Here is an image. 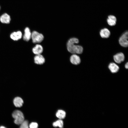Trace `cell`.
Returning <instances> with one entry per match:
<instances>
[{"mask_svg":"<svg viewBox=\"0 0 128 128\" xmlns=\"http://www.w3.org/2000/svg\"><path fill=\"white\" fill-rule=\"evenodd\" d=\"M13 102L16 107H20L22 106L23 101L21 98L19 97H17L14 99Z\"/></svg>","mask_w":128,"mask_h":128,"instance_id":"cell-14","label":"cell"},{"mask_svg":"<svg viewBox=\"0 0 128 128\" xmlns=\"http://www.w3.org/2000/svg\"><path fill=\"white\" fill-rule=\"evenodd\" d=\"M128 32L126 31L123 33L119 38V42L122 47H127L128 46Z\"/></svg>","mask_w":128,"mask_h":128,"instance_id":"cell-4","label":"cell"},{"mask_svg":"<svg viewBox=\"0 0 128 128\" xmlns=\"http://www.w3.org/2000/svg\"><path fill=\"white\" fill-rule=\"evenodd\" d=\"M125 67L126 69H128V63L127 62L125 64Z\"/></svg>","mask_w":128,"mask_h":128,"instance_id":"cell-20","label":"cell"},{"mask_svg":"<svg viewBox=\"0 0 128 128\" xmlns=\"http://www.w3.org/2000/svg\"><path fill=\"white\" fill-rule=\"evenodd\" d=\"M100 34L102 38H105L109 37L110 33V31L107 28H105L100 30Z\"/></svg>","mask_w":128,"mask_h":128,"instance_id":"cell-12","label":"cell"},{"mask_svg":"<svg viewBox=\"0 0 128 128\" xmlns=\"http://www.w3.org/2000/svg\"><path fill=\"white\" fill-rule=\"evenodd\" d=\"M113 59L115 62L118 64H120L124 61L125 56L123 53L120 52L114 55Z\"/></svg>","mask_w":128,"mask_h":128,"instance_id":"cell-5","label":"cell"},{"mask_svg":"<svg viewBox=\"0 0 128 128\" xmlns=\"http://www.w3.org/2000/svg\"><path fill=\"white\" fill-rule=\"evenodd\" d=\"M65 112L63 110H59L57 112L56 115L57 117L59 119H64L65 117Z\"/></svg>","mask_w":128,"mask_h":128,"instance_id":"cell-16","label":"cell"},{"mask_svg":"<svg viewBox=\"0 0 128 128\" xmlns=\"http://www.w3.org/2000/svg\"><path fill=\"white\" fill-rule=\"evenodd\" d=\"M31 38L33 43H39L43 41L44 37L42 34L34 31L31 33Z\"/></svg>","mask_w":128,"mask_h":128,"instance_id":"cell-3","label":"cell"},{"mask_svg":"<svg viewBox=\"0 0 128 128\" xmlns=\"http://www.w3.org/2000/svg\"><path fill=\"white\" fill-rule=\"evenodd\" d=\"M19 128H29L27 120H24L20 124Z\"/></svg>","mask_w":128,"mask_h":128,"instance_id":"cell-18","label":"cell"},{"mask_svg":"<svg viewBox=\"0 0 128 128\" xmlns=\"http://www.w3.org/2000/svg\"><path fill=\"white\" fill-rule=\"evenodd\" d=\"M43 48L41 45L38 44L36 45L32 49V51L35 54H41L43 52Z\"/></svg>","mask_w":128,"mask_h":128,"instance_id":"cell-13","label":"cell"},{"mask_svg":"<svg viewBox=\"0 0 128 128\" xmlns=\"http://www.w3.org/2000/svg\"><path fill=\"white\" fill-rule=\"evenodd\" d=\"M0 128H6L3 126H1L0 127Z\"/></svg>","mask_w":128,"mask_h":128,"instance_id":"cell-21","label":"cell"},{"mask_svg":"<svg viewBox=\"0 0 128 128\" xmlns=\"http://www.w3.org/2000/svg\"><path fill=\"white\" fill-rule=\"evenodd\" d=\"M24 33L23 36V39L25 41H29L31 38V33L29 28L26 27L24 30Z\"/></svg>","mask_w":128,"mask_h":128,"instance_id":"cell-11","label":"cell"},{"mask_svg":"<svg viewBox=\"0 0 128 128\" xmlns=\"http://www.w3.org/2000/svg\"><path fill=\"white\" fill-rule=\"evenodd\" d=\"M34 63L38 64H42L45 61L44 58L41 54L36 55L34 57Z\"/></svg>","mask_w":128,"mask_h":128,"instance_id":"cell-8","label":"cell"},{"mask_svg":"<svg viewBox=\"0 0 128 128\" xmlns=\"http://www.w3.org/2000/svg\"><path fill=\"white\" fill-rule=\"evenodd\" d=\"M117 21L116 17L112 15H110L108 17L107 22L108 24L111 26H113L115 25Z\"/></svg>","mask_w":128,"mask_h":128,"instance_id":"cell-15","label":"cell"},{"mask_svg":"<svg viewBox=\"0 0 128 128\" xmlns=\"http://www.w3.org/2000/svg\"><path fill=\"white\" fill-rule=\"evenodd\" d=\"M10 37L14 41H18L21 39L22 37V33L20 31L14 32L10 35Z\"/></svg>","mask_w":128,"mask_h":128,"instance_id":"cell-9","label":"cell"},{"mask_svg":"<svg viewBox=\"0 0 128 128\" xmlns=\"http://www.w3.org/2000/svg\"><path fill=\"white\" fill-rule=\"evenodd\" d=\"M64 123L63 121L61 119H59L53 123V125L54 127H58L60 128H63V127Z\"/></svg>","mask_w":128,"mask_h":128,"instance_id":"cell-17","label":"cell"},{"mask_svg":"<svg viewBox=\"0 0 128 128\" xmlns=\"http://www.w3.org/2000/svg\"><path fill=\"white\" fill-rule=\"evenodd\" d=\"M11 21L10 16L6 13H4L0 17V21L2 23L9 24Z\"/></svg>","mask_w":128,"mask_h":128,"instance_id":"cell-7","label":"cell"},{"mask_svg":"<svg viewBox=\"0 0 128 128\" xmlns=\"http://www.w3.org/2000/svg\"><path fill=\"white\" fill-rule=\"evenodd\" d=\"M70 61L72 64L75 65L79 64L81 61L79 57L75 54H73L71 56Z\"/></svg>","mask_w":128,"mask_h":128,"instance_id":"cell-6","label":"cell"},{"mask_svg":"<svg viewBox=\"0 0 128 128\" xmlns=\"http://www.w3.org/2000/svg\"><path fill=\"white\" fill-rule=\"evenodd\" d=\"M79 42V40L77 38H70L68 41L67 45V49L69 52L73 54H82L83 50L82 47L80 46L74 45Z\"/></svg>","mask_w":128,"mask_h":128,"instance_id":"cell-1","label":"cell"},{"mask_svg":"<svg viewBox=\"0 0 128 128\" xmlns=\"http://www.w3.org/2000/svg\"></svg>","mask_w":128,"mask_h":128,"instance_id":"cell-22","label":"cell"},{"mask_svg":"<svg viewBox=\"0 0 128 128\" xmlns=\"http://www.w3.org/2000/svg\"><path fill=\"white\" fill-rule=\"evenodd\" d=\"M38 124L36 122H32L30 124L29 127L30 128H38Z\"/></svg>","mask_w":128,"mask_h":128,"instance_id":"cell-19","label":"cell"},{"mask_svg":"<svg viewBox=\"0 0 128 128\" xmlns=\"http://www.w3.org/2000/svg\"><path fill=\"white\" fill-rule=\"evenodd\" d=\"M12 116L14 119V123L17 124H20L24 120L23 114L20 110L14 111L12 114Z\"/></svg>","mask_w":128,"mask_h":128,"instance_id":"cell-2","label":"cell"},{"mask_svg":"<svg viewBox=\"0 0 128 128\" xmlns=\"http://www.w3.org/2000/svg\"><path fill=\"white\" fill-rule=\"evenodd\" d=\"M108 68L110 72L112 73L118 72L119 69V66L114 63H110L109 65Z\"/></svg>","mask_w":128,"mask_h":128,"instance_id":"cell-10","label":"cell"}]
</instances>
